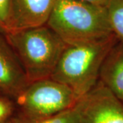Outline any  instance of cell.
Segmentation results:
<instances>
[{
  "instance_id": "6da1fadb",
  "label": "cell",
  "mask_w": 123,
  "mask_h": 123,
  "mask_svg": "<svg viewBox=\"0 0 123 123\" xmlns=\"http://www.w3.org/2000/svg\"><path fill=\"white\" fill-rule=\"evenodd\" d=\"M46 25L67 45L96 42L114 34L106 6L79 0H55Z\"/></svg>"
},
{
  "instance_id": "5bb4252c",
  "label": "cell",
  "mask_w": 123,
  "mask_h": 123,
  "mask_svg": "<svg viewBox=\"0 0 123 123\" xmlns=\"http://www.w3.org/2000/svg\"><path fill=\"white\" fill-rule=\"evenodd\" d=\"M5 123L4 122H3V123Z\"/></svg>"
},
{
  "instance_id": "3957f363",
  "label": "cell",
  "mask_w": 123,
  "mask_h": 123,
  "mask_svg": "<svg viewBox=\"0 0 123 123\" xmlns=\"http://www.w3.org/2000/svg\"><path fill=\"white\" fill-rule=\"evenodd\" d=\"M118 40L113 34L96 42L67 45L50 78L68 86L79 99L96 86L103 60Z\"/></svg>"
},
{
  "instance_id": "30bf717a",
  "label": "cell",
  "mask_w": 123,
  "mask_h": 123,
  "mask_svg": "<svg viewBox=\"0 0 123 123\" xmlns=\"http://www.w3.org/2000/svg\"><path fill=\"white\" fill-rule=\"evenodd\" d=\"M106 8L113 33L123 41V0H109Z\"/></svg>"
},
{
  "instance_id": "9c48e42d",
  "label": "cell",
  "mask_w": 123,
  "mask_h": 123,
  "mask_svg": "<svg viewBox=\"0 0 123 123\" xmlns=\"http://www.w3.org/2000/svg\"><path fill=\"white\" fill-rule=\"evenodd\" d=\"M11 123H79V114L75 105L57 114L41 119H28L25 117L16 118Z\"/></svg>"
},
{
  "instance_id": "52a82bcc",
  "label": "cell",
  "mask_w": 123,
  "mask_h": 123,
  "mask_svg": "<svg viewBox=\"0 0 123 123\" xmlns=\"http://www.w3.org/2000/svg\"><path fill=\"white\" fill-rule=\"evenodd\" d=\"M28 84L16 54L0 38V90L18 97Z\"/></svg>"
},
{
  "instance_id": "4fadbf2b",
  "label": "cell",
  "mask_w": 123,
  "mask_h": 123,
  "mask_svg": "<svg viewBox=\"0 0 123 123\" xmlns=\"http://www.w3.org/2000/svg\"><path fill=\"white\" fill-rule=\"evenodd\" d=\"M79 1H86V2L91 3V4H94L100 5V6H106L109 0H79Z\"/></svg>"
},
{
  "instance_id": "ba28073f",
  "label": "cell",
  "mask_w": 123,
  "mask_h": 123,
  "mask_svg": "<svg viewBox=\"0 0 123 123\" xmlns=\"http://www.w3.org/2000/svg\"><path fill=\"white\" fill-rule=\"evenodd\" d=\"M99 81L123 102V41L118 40L102 64Z\"/></svg>"
},
{
  "instance_id": "7c38bea8",
  "label": "cell",
  "mask_w": 123,
  "mask_h": 123,
  "mask_svg": "<svg viewBox=\"0 0 123 123\" xmlns=\"http://www.w3.org/2000/svg\"><path fill=\"white\" fill-rule=\"evenodd\" d=\"M11 112V107L7 101L0 98V123L4 122Z\"/></svg>"
},
{
  "instance_id": "7a4b0ae2",
  "label": "cell",
  "mask_w": 123,
  "mask_h": 123,
  "mask_svg": "<svg viewBox=\"0 0 123 123\" xmlns=\"http://www.w3.org/2000/svg\"><path fill=\"white\" fill-rule=\"evenodd\" d=\"M29 83L50 78L67 44L47 25L6 34Z\"/></svg>"
},
{
  "instance_id": "5b68a950",
  "label": "cell",
  "mask_w": 123,
  "mask_h": 123,
  "mask_svg": "<svg viewBox=\"0 0 123 123\" xmlns=\"http://www.w3.org/2000/svg\"><path fill=\"white\" fill-rule=\"evenodd\" d=\"M75 107L79 123H123V102L100 81Z\"/></svg>"
},
{
  "instance_id": "277c9868",
  "label": "cell",
  "mask_w": 123,
  "mask_h": 123,
  "mask_svg": "<svg viewBox=\"0 0 123 123\" xmlns=\"http://www.w3.org/2000/svg\"><path fill=\"white\" fill-rule=\"evenodd\" d=\"M17 97L23 117L28 119L52 116L73 107L79 101L71 88L51 78L29 83Z\"/></svg>"
},
{
  "instance_id": "8fae6325",
  "label": "cell",
  "mask_w": 123,
  "mask_h": 123,
  "mask_svg": "<svg viewBox=\"0 0 123 123\" xmlns=\"http://www.w3.org/2000/svg\"><path fill=\"white\" fill-rule=\"evenodd\" d=\"M0 30L5 34L12 31V0H0Z\"/></svg>"
},
{
  "instance_id": "8992f818",
  "label": "cell",
  "mask_w": 123,
  "mask_h": 123,
  "mask_svg": "<svg viewBox=\"0 0 123 123\" xmlns=\"http://www.w3.org/2000/svg\"><path fill=\"white\" fill-rule=\"evenodd\" d=\"M55 1L12 0V31L45 25Z\"/></svg>"
}]
</instances>
